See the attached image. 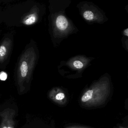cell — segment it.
<instances>
[{
	"label": "cell",
	"instance_id": "6da1fadb",
	"mask_svg": "<svg viewBox=\"0 0 128 128\" xmlns=\"http://www.w3.org/2000/svg\"><path fill=\"white\" fill-rule=\"evenodd\" d=\"M36 54L33 48L27 49L20 60L18 71V82L21 92L24 89V82L30 81L35 66Z\"/></svg>",
	"mask_w": 128,
	"mask_h": 128
},
{
	"label": "cell",
	"instance_id": "7a4b0ae2",
	"mask_svg": "<svg viewBox=\"0 0 128 128\" xmlns=\"http://www.w3.org/2000/svg\"><path fill=\"white\" fill-rule=\"evenodd\" d=\"M16 111L12 108H6L0 112L1 118V122L0 128H15L16 123L14 117L16 115Z\"/></svg>",
	"mask_w": 128,
	"mask_h": 128
},
{
	"label": "cell",
	"instance_id": "3957f363",
	"mask_svg": "<svg viewBox=\"0 0 128 128\" xmlns=\"http://www.w3.org/2000/svg\"><path fill=\"white\" fill-rule=\"evenodd\" d=\"M12 45L11 40L6 38L0 46V63L3 62L8 56L10 52Z\"/></svg>",
	"mask_w": 128,
	"mask_h": 128
},
{
	"label": "cell",
	"instance_id": "277c9868",
	"mask_svg": "<svg viewBox=\"0 0 128 128\" xmlns=\"http://www.w3.org/2000/svg\"><path fill=\"white\" fill-rule=\"evenodd\" d=\"M56 25L59 30H65L68 28V23L67 19L63 16H59L56 20Z\"/></svg>",
	"mask_w": 128,
	"mask_h": 128
},
{
	"label": "cell",
	"instance_id": "5b68a950",
	"mask_svg": "<svg viewBox=\"0 0 128 128\" xmlns=\"http://www.w3.org/2000/svg\"><path fill=\"white\" fill-rule=\"evenodd\" d=\"M37 20L36 15L35 13H33L28 16L24 21V23L26 25H30L34 24Z\"/></svg>",
	"mask_w": 128,
	"mask_h": 128
},
{
	"label": "cell",
	"instance_id": "8992f818",
	"mask_svg": "<svg viewBox=\"0 0 128 128\" xmlns=\"http://www.w3.org/2000/svg\"><path fill=\"white\" fill-rule=\"evenodd\" d=\"M93 91L92 90H90L86 92L82 98V101L84 102H87L92 98Z\"/></svg>",
	"mask_w": 128,
	"mask_h": 128
},
{
	"label": "cell",
	"instance_id": "52a82bcc",
	"mask_svg": "<svg viewBox=\"0 0 128 128\" xmlns=\"http://www.w3.org/2000/svg\"><path fill=\"white\" fill-rule=\"evenodd\" d=\"M83 16L86 20L88 21L92 20L94 18L93 13L92 12L89 11H86L84 12Z\"/></svg>",
	"mask_w": 128,
	"mask_h": 128
},
{
	"label": "cell",
	"instance_id": "ba28073f",
	"mask_svg": "<svg viewBox=\"0 0 128 128\" xmlns=\"http://www.w3.org/2000/svg\"><path fill=\"white\" fill-rule=\"evenodd\" d=\"M73 65L75 68L78 69H81L83 68L84 64L82 62L79 60H76L73 63Z\"/></svg>",
	"mask_w": 128,
	"mask_h": 128
},
{
	"label": "cell",
	"instance_id": "9c48e42d",
	"mask_svg": "<svg viewBox=\"0 0 128 128\" xmlns=\"http://www.w3.org/2000/svg\"><path fill=\"white\" fill-rule=\"evenodd\" d=\"M7 73L4 72H0V80L2 81H5L7 78Z\"/></svg>",
	"mask_w": 128,
	"mask_h": 128
},
{
	"label": "cell",
	"instance_id": "30bf717a",
	"mask_svg": "<svg viewBox=\"0 0 128 128\" xmlns=\"http://www.w3.org/2000/svg\"><path fill=\"white\" fill-rule=\"evenodd\" d=\"M55 98L57 100H62L65 98V95L62 93H60L57 94Z\"/></svg>",
	"mask_w": 128,
	"mask_h": 128
},
{
	"label": "cell",
	"instance_id": "8fae6325",
	"mask_svg": "<svg viewBox=\"0 0 128 128\" xmlns=\"http://www.w3.org/2000/svg\"><path fill=\"white\" fill-rule=\"evenodd\" d=\"M128 29H126V30H125L124 31V34L125 36H128Z\"/></svg>",
	"mask_w": 128,
	"mask_h": 128
}]
</instances>
